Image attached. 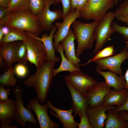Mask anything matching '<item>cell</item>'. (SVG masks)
<instances>
[{
  "label": "cell",
  "mask_w": 128,
  "mask_h": 128,
  "mask_svg": "<svg viewBox=\"0 0 128 128\" xmlns=\"http://www.w3.org/2000/svg\"><path fill=\"white\" fill-rule=\"evenodd\" d=\"M56 62L45 61L37 68L35 73L29 75L23 82L28 88L33 87L36 98L41 104L46 102L50 90Z\"/></svg>",
  "instance_id": "1"
},
{
  "label": "cell",
  "mask_w": 128,
  "mask_h": 128,
  "mask_svg": "<svg viewBox=\"0 0 128 128\" xmlns=\"http://www.w3.org/2000/svg\"><path fill=\"white\" fill-rule=\"evenodd\" d=\"M100 21H94L89 23L75 20L72 27L75 39L77 44L75 51L76 56L78 57L83 51L91 49L96 39V30Z\"/></svg>",
  "instance_id": "2"
},
{
  "label": "cell",
  "mask_w": 128,
  "mask_h": 128,
  "mask_svg": "<svg viewBox=\"0 0 128 128\" xmlns=\"http://www.w3.org/2000/svg\"><path fill=\"white\" fill-rule=\"evenodd\" d=\"M5 26L29 32L38 37L42 32L37 15L30 10L10 13Z\"/></svg>",
  "instance_id": "3"
},
{
  "label": "cell",
  "mask_w": 128,
  "mask_h": 128,
  "mask_svg": "<svg viewBox=\"0 0 128 128\" xmlns=\"http://www.w3.org/2000/svg\"><path fill=\"white\" fill-rule=\"evenodd\" d=\"M114 5L113 0H88L80 11V17L86 20L100 21Z\"/></svg>",
  "instance_id": "4"
},
{
  "label": "cell",
  "mask_w": 128,
  "mask_h": 128,
  "mask_svg": "<svg viewBox=\"0 0 128 128\" xmlns=\"http://www.w3.org/2000/svg\"><path fill=\"white\" fill-rule=\"evenodd\" d=\"M115 18L114 12L110 11L107 13L100 21L96 30L95 47L89 60L110 40L111 35L114 32L112 24Z\"/></svg>",
  "instance_id": "5"
},
{
  "label": "cell",
  "mask_w": 128,
  "mask_h": 128,
  "mask_svg": "<svg viewBox=\"0 0 128 128\" xmlns=\"http://www.w3.org/2000/svg\"><path fill=\"white\" fill-rule=\"evenodd\" d=\"M11 89L15 96L14 101L17 109L13 121L23 128H26V123L28 122L36 125L38 120L37 118L35 117L31 110L26 108L24 105L22 98L23 88L19 85Z\"/></svg>",
  "instance_id": "6"
},
{
  "label": "cell",
  "mask_w": 128,
  "mask_h": 128,
  "mask_svg": "<svg viewBox=\"0 0 128 128\" xmlns=\"http://www.w3.org/2000/svg\"><path fill=\"white\" fill-rule=\"evenodd\" d=\"M23 42L27 49L28 61L38 68L46 60V53L44 44L40 41L30 36Z\"/></svg>",
  "instance_id": "7"
},
{
  "label": "cell",
  "mask_w": 128,
  "mask_h": 128,
  "mask_svg": "<svg viewBox=\"0 0 128 128\" xmlns=\"http://www.w3.org/2000/svg\"><path fill=\"white\" fill-rule=\"evenodd\" d=\"M128 49L125 47L117 54L101 58L94 62L101 70L108 69L119 76H123V73L121 66L124 61L128 59Z\"/></svg>",
  "instance_id": "8"
},
{
  "label": "cell",
  "mask_w": 128,
  "mask_h": 128,
  "mask_svg": "<svg viewBox=\"0 0 128 128\" xmlns=\"http://www.w3.org/2000/svg\"><path fill=\"white\" fill-rule=\"evenodd\" d=\"M54 3L53 0H45L44 9L37 15L41 28L43 31H50L55 21L59 19L63 16V10L60 9L53 11L50 7Z\"/></svg>",
  "instance_id": "9"
},
{
  "label": "cell",
  "mask_w": 128,
  "mask_h": 128,
  "mask_svg": "<svg viewBox=\"0 0 128 128\" xmlns=\"http://www.w3.org/2000/svg\"><path fill=\"white\" fill-rule=\"evenodd\" d=\"M65 80L76 90L86 96L98 83L93 77L81 71L70 73L65 76Z\"/></svg>",
  "instance_id": "10"
},
{
  "label": "cell",
  "mask_w": 128,
  "mask_h": 128,
  "mask_svg": "<svg viewBox=\"0 0 128 128\" xmlns=\"http://www.w3.org/2000/svg\"><path fill=\"white\" fill-rule=\"evenodd\" d=\"M36 98L31 99L26 105L27 108L32 110L36 114L40 128H57L60 123L52 121L47 112L46 103L42 105Z\"/></svg>",
  "instance_id": "11"
},
{
  "label": "cell",
  "mask_w": 128,
  "mask_h": 128,
  "mask_svg": "<svg viewBox=\"0 0 128 128\" xmlns=\"http://www.w3.org/2000/svg\"><path fill=\"white\" fill-rule=\"evenodd\" d=\"M80 18L79 12L71 10L62 19V22L55 23V25L57 27V30L53 36L54 40L53 44L55 50L60 42L68 35L70 26L77 18Z\"/></svg>",
  "instance_id": "12"
},
{
  "label": "cell",
  "mask_w": 128,
  "mask_h": 128,
  "mask_svg": "<svg viewBox=\"0 0 128 128\" xmlns=\"http://www.w3.org/2000/svg\"><path fill=\"white\" fill-rule=\"evenodd\" d=\"M114 105L107 106L103 104L94 107L89 108L86 113L89 121L94 128H104L105 121L107 115L106 112L110 109H115Z\"/></svg>",
  "instance_id": "13"
},
{
  "label": "cell",
  "mask_w": 128,
  "mask_h": 128,
  "mask_svg": "<svg viewBox=\"0 0 128 128\" xmlns=\"http://www.w3.org/2000/svg\"><path fill=\"white\" fill-rule=\"evenodd\" d=\"M16 106L15 101L10 99L8 101L0 102V122L1 128H18L11 125L16 113Z\"/></svg>",
  "instance_id": "14"
},
{
  "label": "cell",
  "mask_w": 128,
  "mask_h": 128,
  "mask_svg": "<svg viewBox=\"0 0 128 128\" xmlns=\"http://www.w3.org/2000/svg\"><path fill=\"white\" fill-rule=\"evenodd\" d=\"M111 88L105 82H98L87 93L89 107H94L102 104L104 98Z\"/></svg>",
  "instance_id": "15"
},
{
  "label": "cell",
  "mask_w": 128,
  "mask_h": 128,
  "mask_svg": "<svg viewBox=\"0 0 128 128\" xmlns=\"http://www.w3.org/2000/svg\"><path fill=\"white\" fill-rule=\"evenodd\" d=\"M48 108L51 109L49 114L59 119L63 128H76L79 123L74 120V117L72 115L74 111L73 108L67 110L59 109L54 106L49 100H47Z\"/></svg>",
  "instance_id": "16"
},
{
  "label": "cell",
  "mask_w": 128,
  "mask_h": 128,
  "mask_svg": "<svg viewBox=\"0 0 128 128\" xmlns=\"http://www.w3.org/2000/svg\"><path fill=\"white\" fill-rule=\"evenodd\" d=\"M65 84L72 99V108L75 112L74 117L77 114L80 116L86 113L89 108L87 95H84L77 91L67 82H65Z\"/></svg>",
  "instance_id": "17"
},
{
  "label": "cell",
  "mask_w": 128,
  "mask_h": 128,
  "mask_svg": "<svg viewBox=\"0 0 128 128\" xmlns=\"http://www.w3.org/2000/svg\"><path fill=\"white\" fill-rule=\"evenodd\" d=\"M57 29L56 26L55 25H53L49 35L47 33H44L41 37L35 35L29 32L26 31L29 36L40 41L43 43L46 53V61L57 62L60 60V58L59 57H56L55 55L56 50L54 48L53 42V36Z\"/></svg>",
  "instance_id": "18"
},
{
  "label": "cell",
  "mask_w": 128,
  "mask_h": 128,
  "mask_svg": "<svg viewBox=\"0 0 128 128\" xmlns=\"http://www.w3.org/2000/svg\"><path fill=\"white\" fill-rule=\"evenodd\" d=\"M75 38L72 30L70 29L68 34L61 42V45L65 51V56L75 66L80 67V60L76 56L74 41Z\"/></svg>",
  "instance_id": "19"
},
{
  "label": "cell",
  "mask_w": 128,
  "mask_h": 128,
  "mask_svg": "<svg viewBox=\"0 0 128 128\" xmlns=\"http://www.w3.org/2000/svg\"><path fill=\"white\" fill-rule=\"evenodd\" d=\"M96 72L104 78L106 83L110 87L119 91L124 89L126 81L124 76H118L117 74L110 71H105L100 69L96 66Z\"/></svg>",
  "instance_id": "20"
},
{
  "label": "cell",
  "mask_w": 128,
  "mask_h": 128,
  "mask_svg": "<svg viewBox=\"0 0 128 128\" xmlns=\"http://www.w3.org/2000/svg\"><path fill=\"white\" fill-rule=\"evenodd\" d=\"M128 94V89L124 88L117 91L111 88L104 98L102 104L107 106L116 105L117 107L122 105L126 101Z\"/></svg>",
  "instance_id": "21"
},
{
  "label": "cell",
  "mask_w": 128,
  "mask_h": 128,
  "mask_svg": "<svg viewBox=\"0 0 128 128\" xmlns=\"http://www.w3.org/2000/svg\"><path fill=\"white\" fill-rule=\"evenodd\" d=\"M18 42L9 43L0 47V58L3 61L5 66L9 68L15 62V50Z\"/></svg>",
  "instance_id": "22"
},
{
  "label": "cell",
  "mask_w": 128,
  "mask_h": 128,
  "mask_svg": "<svg viewBox=\"0 0 128 128\" xmlns=\"http://www.w3.org/2000/svg\"><path fill=\"white\" fill-rule=\"evenodd\" d=\"M60 55L61 61L60 66L56 69H54L53 71V76H55L59 73L67 71L70 73L75 72H80L81 70L79 67L75 65L71 61L68 60L64 55L61 43H60L56 50Z\"/></svg>",
  "instance_id": "23"
},
{
  "label": "cell",
  "mask_w": 128,
  "mask_h": 128,
  "mask_svg": "<svg viewBox=\"0 0 128 128\" xmlns=\"http://www.w3.org/2000/svg\"><path fill=\"white\" fill-rule=\"evenodd\" d=\"M30 37L26 31L10 27L9 33L7 34L4 35L0 41V46L16 41H23Z\"/></svg>",
  "instance_id": "24"
},
{
  "label": "cell",
  "mask_w": 128,
  "mask_h": 128,
  "mask_svg": "<svg viewBox=\"0 0 128 128\" xmlns=\"http://www.w3.org/2000/svg\"><path fill=\"white\" fill-rule=\"evenodd\" d=\"M107 117L105 122V128H128V122L122 120L114 109L106 111Z\"/></svg>",
  "instance_id": "25"
},
{
  "label": "cell",
  "mask_w": 128,
  "mask_h": 128,
  "mask_svg": "<svg viewBox=\"0 0 128 128\" xmlns=\"http://www.w3.org/2000/svg\"><path fill=\"white\" fill-rule=\"evenodd\" d=\"M14 68L11 66L0 76L1 84L8 87H14L17 83L16 78L14 77Z\"/></svg>",
  "instance_id": "26"
},
{
  "label": "cell",
  "mask_w": 128,
  "mask_h": 128,
  "mask_svg": "<svg viewBox=\"0 0 128 128\" xmlns=\"http://www.w3.org/2000/svg\"><path fill=\"white\" fill-rule=\"evenodd\" d=\"M30 4V0H11L7 9L9 13L29 10Z\"/></svg>",
  "instance_id": "27"
},
{
  "label": "cell",
  "mask_w": 128,
  "mask_h": 128,
  "mask_svg": "<svg viewBox=\"0 0 128 128\" xmlns=\"http://www.w3.org/2000/svg\"><path fill=\"white\" fill-rule=\"evenodd\" d=\"M27 61L26 46L23 41L18 42L15 50V62L25 64H27Z\"/></svg>",
  "instance_id": "28"
},
{
  "label": "cell",
  "mask_w": 128,
  "mask_h": 128,
  "mask_svg": "<svg viewBox=\"0 0 128 128\" xmlns=\"http://www.w3.org/2000/svg\"><path fill=\"white\" fill-rule=\"evenodd\" d=\"M114 51L113 46H108L99 50L93 58L84 64H80V66H83L91 62H94L98 59L111 56L114 54Z\"/></svg>",
  "instance_id": "29"
},
{
  "label": "cell",
  "mask_w": 128,
  "mask_h": 128,
  "mask_svg": "<svg viewBox=\"0 0 128 128\" xmlns=\"http://www.w3.org/2000/svg\"><path fill=\"white\" fill-rule=\"evenodd\" d=\"M30 10L34 15H37L44 8L45 0H30Z\"/></svg>",
  "instance_id": "30"
},
{
  "label": "cell",
  "mask_w": 128,
  "mask_h": 128,
  "mask_svg": "<svg viewBox=\"0 0 128 128\" xmlns=\"http://www.w3.org/2000/svg\"><path fill=\"white\" fill-rule=\"evenodd\" d=\"M112 27L114 32L122 35L126 40H128V27L121 26L115 22L112 23Z\"/></svg>",
  "instance_id": "31"
},
{
  "label": "cell",
  "mask_w": 128,
  "mask_h": 128,
  "mask_svg": "<svg viewBox=\"0 0 128 128\" xmlns=\"http://www.w3.org/2000/svg\"><path fill=\"white\" fill-rule=\"evenodd\" d=\"M14 68L15 74L19 78H24L27 74V68L24 64L20 63L18 64Z\"/></svg>",
  "instance_id": "32"
},
{
  "label": "cell",
  "mask_w": 128,
  "mask_h": 128,
  "mask_svg": "<svg viewBox=\"0 0 128 128\" xmlns=\"http://www.w3.org/2000/svg\"><path fill=\"white\" fill-rule=\"evenodd\" d=\"M53 4L56 5L60 2L62 3L63 7V19L71 11V0H53Z\"/></svg>",
  "instance_id": "33"
},
{
  "label": "cell",
  "mask_w": 128,
  "mask_h": 128,
  "mask_svg": "<svg viewBox=\"0 0 128 128\" xmlns=\"http://www.w3.org/2000/svg\"><path fill=\"white\" fill-rule=\"evenodd\" d=\"M115 17L128 15V1H125L121 4L114 12Z\"/></svg>",
  "instance_id": "34"
},
{
  "label": "cell",
  "mask_w": 128,
  "mask_h": 128,
  "mask_svg": "<svg viewBox=\"0 0 128 128\" xmlns=\"http://www.w3.org/2000/svg\"><path fill=\"white\" fill-rule=\"evenodd\" d=\"M80 122L78 125V128H94L90 123L86 113L79 116Z\"/></svg>",
  "instance_id": "35"
},
{
  "label": "cell",
  "mask_w": 128,
  "mask_h": 128,
  "mask_svg": "<svg viewBox=\"0 0 128 128\" xmlns=\"http://www.w3.org/2000/svg\"><path fill=\"white\" fill-rule=\"evenodd\" d=\"M4 85H0V102H3L9 100L8 97L11 92L9 89H5Z\"/></svg>",
  "instance_id": "36"
},
{
  "label": "cell",
  "mask_w": 128,
  "mask_h": 128,
  "mask_svg": "<svg viewBox=\"0 0 128 128\" xmlns=\"http://www.w3.org/2000/svg\"><path fill=\"white\" fill-rule=\"evenodd\" d=\"M114 110L116 112H119L125 110L128 112V94L126 100L124 104L120 107H116Z\"/></svg>",
  "instance_id": "37"
},
{
  "label": "cell",
  "mask_w": 128,
  "mask_h": 128,
  "mask_svg": "<svg viewBox=\"0 0 128 128\" xmlns=\"http://www.w3.org/2000/svg\"><path fill=\"white\" fill-rule=\"evenodd\" d=\"M10 13L7 9L0 7V20L7 19Z\"/></svg>",
  "instance_id": "38"
},
{
  "label": "cell",
  "mask_w": 128,
  "mask_h": 128,
  "mask_svg": "<svg viewBox=\"0 0 128 128\" xmlns=\"http://www.w3.org/2000/svg\"><path fill=\"white\" fill-rule=\"evenodd\" d=\"M117 113L122 120L128 122V112L127 111H122L117 112Z\"/></svg>",
  "instance_id": "39"
},
{
  "label": "cell",
  "mask_w": 128,
  "mask_h": 128,
  "mask_svg": "<svg viewBox=\"0 0 128 128\" xmlns=\"http://www.w3.org/2000/svg\"><path fill=\"white\" fill-rule=\"evenodd\" d=\"M88 0H79L78 6L75 11H80L86 5Z\"/></svg>",
  "instance_id": "40"
},
{
  "label": "cell",
  "mask_w": 128,
  "mask_h": 128,
  "mask_svg": "<svg viewBox=\"0 0 128 128\" xmlns=\"http://www.w3.org/2000/svg\"><path fill=\"white\" fill-rule=\"evenodd\" d=\"M116 18L118 20L125 23L128 25V15L119 16Z\"/></svg>",
  "instance_id": "41"
},
{
  "label": "cell",
  "mask_w": 128,
  "mask_h": 128,
  "mask_svg": "<svg viewBox=\"0 0 128 128\" xmlns=\"http://www.w3.org/2000/svg\"><path fill=\"white\" fill-rule=\"evenodd\" d=\"M11 0H0V6L7 9Z\"/></svg>",
  "instance_id": "42"
},
{
  "label": "cell",
  "mask_w": 128,
  "mask_h": 128,
  "mask_svg": "<svg viewBox=\"0 0 128 128\" xmlns=\"http://www.w3.org/2000/svg\"><path fill=\"white\" fill-rule=\"evenodd\" d=\"M79 0H71V10L75 11L78 4Z\"/></svg>",
  "instance_id": "43"
},
{
  "label": "cell",
  "mask_w": 128,
  "mask_h": 128,
  "mask_svg": "<svg viewBox=\"0 0 128 128\" xmlns=\"http://www.w3.org/2000/svg\"><path fill=\"white\" fill-rule=\"evenodd\" d=\"M124 76L126 81L124 88L128 89V69L126 70Z\"/></svg>",
  "instance_id": "44"
},
{
  "label": "cell",
  "mask_w": 128,
  "mask_h": 128,
  "mask_svg": "<svg viewBox=\"0 0 128 128\" xmlns=\"http://www.w3.org/2000/svg\"><path fill=\"white\" fill-rule=\"evenodd\" d=\"M9 30L10 27L4 26L2 29L4 35L7 34L9 32Z\"/></svg>",
  "instance_id": "45"
},
{
  "label": "cell",
  "mask_w": 128,
  "mask_h": 128,
  "mask_svg": "<svg viewBox=\"0 0 128 128\" xmlns=\"http://www.w3.org/2000/svg\"><path fill=\"white\" fill-rule=\"evenodd\" d=\"M125 47L128 48V41H126L125 42Z\"/></svg>",
  "instance_id": "46"
},
{
  "label": "cell",
  "mask_w": 128,
  "mask_h": 128,
  "mask_svg": "<svg viewBox=\"0 0 128 128\" xmlns=\"http://www.w3.org/2000/svg\"><path fill=\"white\" fill-rule=\"evenodd\" d=\"M113 0L114 1L115 3V5H116L117 4L118 2V1L119 0Z\"/></svg>",
  "instance_id": "47"
},
{
  "label": "cell",
  "mask_w": 128,
  "mask_h": 128,
  "mask_svg": "<svg viewBox=\"0 0 128 128\" xmlns=\"http://www.w3.org/2000/svg\"><path fill=\"white\" fill-rule=\"evenodd\" d=\"M120 0V1H123V0H124V1H128V0Z\"/></svg>",
  "instance_id": "48"
},
{
  "label": "cell",
  "mask_w": 128,
  "mask_h": 128,
  "mask_svg": "<svg viewBox=\"0 0 128 128\" xmlns=\"http://www.w3.org/2000/svg\"></svg>",
  "instance_id": "49"
}]
</instances>
